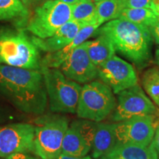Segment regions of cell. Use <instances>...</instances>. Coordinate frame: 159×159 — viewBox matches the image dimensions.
<instances>
[{"label": "cell", "instance_id": "cell-1", "mask_svg": "<svg viewBox=\"0 0 159 159\" xmlns=\"http://www.w3.org/2000/svg\"><path fill=\"white\" fill-rule=\"evenodd\" d=\"M0 96L23 114L39 116L48 105L41 71L0 64Z\"/></svg>", "mask_w": 159, "mask_h": 159}, {"label": "cell", "instance_id": "cell-2", "mask_svg": "<svg viewBox=\"0 0 159 159\" xmlns=\"http://www.w3.org/2000/svg\"><path fill=\"white\" fill-rule=\"evenodd\" d=\"M98 30L111 40L116 52L138 66L150 60L152 39L148 29L119 18L104 24Z\"/></svg>", "mask_w": 159, "mask_h": 159}, {"label": "cell", "instance_id": "cell-3", "mask_svg": "<svg viewBox=\"0 0 159 159\" xmlns=\"http://www.w3.org/2000/svg\"><path fill=\"white\" fill-rule=\"evenodd\" d=\"M39 49L21 29L0 30V63L17 68L41 71Z\"/></svg>", "mask_w": 159, "mask_h": 159}, {"label": "cell", "instance_id": "cell-4", "mask_svg": "<svg viewBox=\"0 0 159 159\" xmlns=\"http://www.w3.org/2000/svg\"><path fill=\"white\" fill-rule=\"evenodd\" d=\"M52 112L75 114L82 86L58 69L41 67Z\"/></svg>", "mask_w": 159, "mask_h": 159}, {"label": "cell", "instance_id": "cell-5", "mask_svg": "<svg viewBox=\"0 0 159 159\" xmlns=\"http://www.w3.org/2000/svg\"><path fill=\"white\" fill-rule=\"evenodd\" d=\"M116 107L112 89L102 81H91L82 87L76 113L80 118L99 122Z\"/></svg>", "mask_w": 159, "mask_h": 159}, {"label": "cell", "instance_id": "cell-6", "mask_svg": "<svg viewBox=\"0 0 159 159\" xmlns=\"http://www.w3.org/2000/svg\"><path fill=\"white\" fill-rule=\"evenodd\" d=\"M71 20V5L58 0H46L27 20L26 30L33 36L47 39Z\"/></svg>", "mask_w": 159, "mask_h": 159}, {"label": "cell", "instance_id": "cell-7", "mask_svg": "<svg viewBox=\"0 0 159 159\" xmlns=\"http://www.w3.org/2000/svg\"><path fill=\"white\" fill-rule=\"evenodd\" d=\"M34 152L41 159H57L62 153V144L69 122L64 116L53 115L36 121Z\"/></svg>", "mask_w": 159, "mask_h": 159}, {"label": "cell", "instance_id": "cell-8", "mask_svg": "<svg viewBox=\"0 0 159 159\" xmlns=\"http://www.w3.org/2000/svg\"><path fill=\"white\" fill-rule=\"evenodd\" d=\"M35 125L14 122L0 125V158L16 153L34 152Z\"/></svg>", "mask_w": 159, "mask_h": 159}, {"label": "cell", "instance_id": "cell-9", "mask_svg": "<svg viewBox=\"0 0 159 159\" xmlns=\"http://www.w3.org/2000/svg\"><path fill=\"white\" fill-rule=\"evenodd\" d=\"M158 115V110L139 84L118 94V104L111 116L114 122H122L135 116Z\"/></svg>", "mask_w": 159, "mask_h": 159}, {"label": "cell", "instance_id": "cell-10", "mask_svg": "<svg viewBox=\"0 0 159 159\" xmlns=\"http://www.w3.org/2000/svg\"><path fill=\"white\" fill-rule=\"evenodd\" d=\"M157 115L135 116L116 124L117 142L148 146L159 125Z\"/></svg>", "mask_w": 159, "mask_h": 159}, {"label": "cell", "instance_id": "cell-11", "mask_svg": "<svg viewBox=\"0 0 159 159\" xmlns=\"http://www.w3.org/2000/svg\"><path fill=\"white\" fill-rule=\"evenodd\" d=\"M98 77L117 94L138 84V77L134 66L116 55L99 67Z\"/></svg>", "mask_w": 159, "mask_h": 159}, {"label": "cell", "instance_id": "cell-12", "mask_svg": "<svg viewBox=\"0 0 159 159\" xmlns=\"http://www.w3.org/2000/svg\"><path fill=\"white\" fill-rule=\"evenodd\" d=\"M98 122L76 120L71 123L63 140L62 153L75 157L85 156L91 150Z\"/></svg>", "mask_w": 159, "mask_h": 159}, {"label": "cell", "instance_id": "cell-13", "mask_svg": "<svg viewBox=\"0 0 159 159\" xmlns=\"http://www.w3.org/2000/svg\"><path fill=\"white\" fill-rule=\"evenodd\" d=\"M86 41L77 47L60 66L67 78L78 83H90L98 76V68L87 52Z\"/></svg>", "mask_w": 159, "mask_h": 159}, {"label": "cell", "instance_id": "cell-14", "mask_svg": "<svg viewBox=\"0 0 159 159\" xmlns=\"http://www.w3.org/2000/svg\"><path fill=\"white\" fill-rule=\"evenodd\" d=\"M83 27H84L79 23L71 20L63 25L50 37L39 39L38 37L32 36L30 39L39 50L47 53L55 52L69 44Z\"/></svg>", "mask_w": 159, "mask_h": 159}, {"label": "cell", "instance_id": "cell-15", "mask_svg": "<svg viewBox=\"0 0 159 159\" xmlns=\"http://www.w3.org/2000/svg\"><path fill=\"white\" fill-rule=\"evenodd\" d=\"M99 25H89L81 28L69 44L66 46L64 48L61 50L55 52L48 53L43 59H41V67L55 69L60 68V66L63 63V61L66 59V57L77 47L86 41L91 35L94 34V33L99 29Z\"/></svg>", "mask_w": 159, "mask_h": 159}, {"label": "cell", "instance_id": "cell-16", "mask_svg": "<svg viewBox=\"0 0 159 159\" xmlns=\"http://www.w3.org/2000/svg\"><path fill=\"white\" fill-rule=\"evenodd\" d=\"M117 143L116 124L98 122L91 148L92 157L97 159L109 153Z\"/></svg>", "mask_w": 159, "mask_h": 159}, {"label": "cell", "instance_id": "cell-17", "mask_svg": "<svg viewBox=\"0 0 159 159\" xmlns=\"http://www.w3.org/2000/svg\"><path fill=\"white\" fill-rule=\"evenodd\" d=\"M89 56L97 68L116 55V49L110 39L104 34H99L94 41H86Z\"/></svg>", "mask_w": 159, "mask_h": 159}, {"label": "cell", "instance_id": "cell-18", "mask_svg": "<svg viewBox=\"0 0 159 159\" xmlns=\"http://www.w3.org/2000/svg\"><path fill=\"white\" fill-rule=\"evenodd\" d=\"M111 152L123 159H158L159 158L152 141L148 146L117 143Z\"/></svg>", "mask_w": 159, "mask_h": 159}, {"label": "cell", "instance_id": "cell-19", "mask_svg": "<svg viewBox=\"0 0 159 159\" xmlns=\"http://www.w3.org/2000/svg\"><path fill=\"white\" fill-rule=\"evenodd\" d=\"M71 20L83 27L99 25L97 22L95 3L91 0H78L71 5Z\"/></svg>", "mask_w": 159, "mask_h": 159}, {"label": "cell", "instance_id": "cell-20", "mask_svg": "<svg viewBox=\"0 0 159 159\" xmlns=\"http://www.w3.org/2000/svg\"><path fill=\"white\" fill-rule=\"evenodd\" d=\"M119 18L148 30L159 20V16L151 8H125Z\"/></svg>", "mask_w": 159, "mask_h": 159}, {"label": "cell", "instance_id": "cell-21", "mask_svg": "<svg viewBox=\"0 0 159 159\" xmlns=\"http://www.w3.org/2000/svg\"><path fill=\"white\" fill-rule=\"evenodd\" d=\"M96 5V19L99 26L120 17L123 7L120 0H99Z\"/></svg>", "mask_w": 159, "mask_h": 159}, {"label": "cell", "instance_id": "cell-22", "mask_svg": "<svg viewBox=\"0 0 159 159\" xmlns=\"http://www.w3.org/2000/svg\"><path fill=\"white\" fill-rule=\"evenodd\" d=\"M28 15V8L21 0H0V21L25 19Z\"/></svg>", "mask_w": 159, "mask_h": 159}, {"label": "cell", "instance_id": "cell-23", "mask_svg": "<svg viewBox=\"0 0 159 159\" xmlns=\"http://www.w3.org/2000/svg\"><path fill=\"white\" fill-rule=\"evenodd\" d=\"M142 84L151 100L159 108V67L147 69L142 75Z\"/></svg>", "mask_w": 159, "mask_h": 159}, {"label": "cell", "instance_id": "cell-24", "mask_svg": "<svg viewBox=\"0 0 159 159\" xmlns=\"http://www.w3.org/2000/svg\"><path fill=\"white\" fill-rule=\"evenodd\" d=\"M152 0H120L124 8H150Z\"/></svg>", "mask_w": 159, "mask_h": 159}, {"label": "cell", "instance_id": "cell-25", "mask_svg": "<svg viewBox=\"0 0 159 159\" xmlns=\"http://www.w3.org/2000/svg\"><path fill=\"white\" fill-rule=\"evenodd\" d=\"M13 117L14 116L8 109L0 104V123H5L7 121L13 120Z\"/></svg>", "mask_w": 159, "mask_h": 159}, {"label": "cell", "instance_id": "cell-26", "mask_svg": "<svg viewBox=\"0 0 159 159\" xmlns=\"http://www.w3.org/2000/svg\"><path fill=\"white\" fill-rule=\"evenodd\" d=\"M151 36L157 44L159 45V20L149 29Z\"/></svg>", "mask_w": 159, "mask_h": 159}, {"label": "cell", "instance_id": "cell-27", "mask_svg": "<svg viewBox=\"0 0 159 159\" xmlns=\"http://www.w3.org/2000/svg\"><path fill=\"white\" fill-rule=\"evenodd\" d=\"M2 159H41L39 157H35L31 156V155H29L27 153H16L13 154L12 156H10L9 157L6 158H2Z\"/></svg>", "mask_w": 159, "mask_h": 159}, {"label": "cell", "instance_id": "cell-28", "mask_svg": "<svg viewBox=\"0 0 159 159\" xmlns=\"http://www.w3.org/2000/svg\"><path fill=\"white\" fill-rule=\"evenodd\" d=\"M152 142L154 143L155 148H156L157 152H158V157H159V125L156 128V131H155V134H154L153 139H152Z\"/></svg>", "mask_w": 159, "mask_h": 159}, {"label": "cell", "instance_id": "cell-29", "mask_svg": "<svg viewBox=\"0 0 159 159\" xmlns=\"http://www.w3.org/2000/svg\"><path fill=\"white\" fill-rule=\"evenodd\" d=\"M57 159H91L90 156H83V157H75V156H67V155L61 154V156L58 157Z\"/></svg>", "mask_w": 159, "mask_h": 159}, {"label": "cell", "instance_id": "cell-30", "mask_svg": "<svg viewBox=\"0 0 159 159\" xmlns=\"http://www.w3.org/2000/svg\"><path fill=\"white\" fill-rule=\"evenodd\" d=\"M150 8L159 16V0H152Z\"/></svg>", "mask_w": 159, "mask_h": 159}, {"label": "cell", "instance_id": "cell-31", "mask_svg": "<svg viewBox=\"0 0 159 159\" xmlns=\"http://www.w3.org/2000/svg\"><path fill=\"white\" fill-rule=\"evenodd\" d=\"M97 159H123L120 156H117V155L113 153V152H109V153L105 155V156H101L100 158Z\"/></svg>", "mask_w": 159, "mask_h": 159}, {"label": "cell", "instance_id": "cell-32", "mask_svg": "<svg viewBox=\"0 0 159 159\" xmlns=\"http://www.w3.org/2000/svg\"><path fill=\"white\" fill-rule=\"evenodd\" d=\"M42 1H43V0H21V2H22L24 3V5H25L26 7L35 5V4H38Z\"/></svg>", "mask_w": 159, "mask_h": 159}, {"label": "cell", "instance_id": "cell-33", "mask_svg": "<svg viewBox=\"0 0 159 159\" xmlns=\"http://www.w3.org/2000/svg\"><path fill=\"white\" fill-rule=\"evenodd\" d=\"M58 1H61V2H64V3L69 4V5H74L75 2H77L78 0H58Z\"/></svg>", "mask_w": 159, "mask_h": 159}, {"label": "cell", "instance_id": "cell-34", "mask_svg": "<svg viewBox=\"0 0 159 159\" xmlns=\"http://www.w3.org/2000/svg\"><path fill=\"white\" fill-rule=\"evenodd\" d=\"M156 61L159 67V47L156 49Z\"/></svg>", "mask_w": 159, "mask_h": 159}, {"label": "cell", "instance_id": "cell-35", "mask_svg": "<svg viewBox=\"0 0 159 159\" xmlns=\"http://www.w3.org/2000/svg\"><path fill=\"white\" fill-rule=\"evenodd\" d=\"M91 1H93V2H94V3H96V2H99V0H91Z\"/></svg>", "mask_w": 159, "mask_h": 159}, {"label": "cell", "instance_id": "cell-36", "mask_svg": "<svg viewBox=\"0 0 159 159\" xmlns=\"http://www.w3.org/2000/svg\"><path fill=\"white\" fill-rule=\"evenodd\" d=\"M0 64H1V63H0Z\"/></svg>", "mask_w": 159, "mask_h": 159}, {"label": "cell", "instance_id": "cell-37", "mask_svg": "<svg viewBox=\"0 0 159 159\" xmlns=\"http://www.w3.org/2000/svg\"><path fill=\"white\" fill-rule=\"evenodd\" d=\"M158 159H159V158H158Z\"/></svg>", "mask_w": 159, "mask_h": 159}]
</instances>
